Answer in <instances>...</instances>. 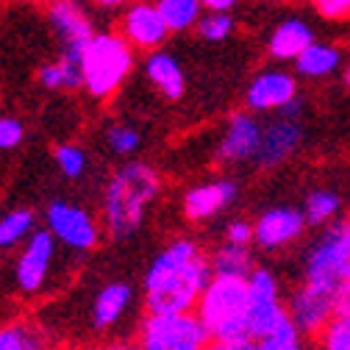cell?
<instances>
[{
	"label": "cell",
	"instance_id": "obj_13",
	"mask_svg": "<svg viewBox=\"0 0 350 350\" xmlns=\"http://www.w3.org/2000/svg\"><path fill=\"white\" fill-rule=\"evenodd\" d=\"M303 145V125L300 120H289V117H278L267 125H261V142L256 150V164L273 170L281 167L286 159H292L297 153V148Z\"/></svg>",
	"mask_w": 350,
	"mask_h": 350
},
{
	"label": "cell",
	"instance_id": "obj_26",
	"mask_svg": "<svg viewBox=\"0 0 350 350\" xmlns=\"http://www.w3.org/2000/svg\"><path fill=\"white\" fill-rule=\"evenodd\" d=\"M33 228H36V214L31 208L20 206V208L0 214V250L23 245Z\"/></svg>",
	"mask_w": 350,
	"mask_h": 350
},
{
	"label": "cell",
	"instance_id": "obj_16",
	"mask_svg": "<svg viewBox=\"0 0 350 350\" xmlns=\"http://www.w3.org/2000/svg\"><path fill=\"white\" fill-rule=\"evenodd\" d=\"M297 95V81L284 70L258 72L245 90V103L250 111H278Z\"/></svg>",
	"mask_w": 350,
	"mask_h": 350
},
{
	"label": "cell",
	"instance_id": "obj_4",
	"mask_svg": "<svg viewBox=\"0 0 350 350\" xmlns=\"http://www.w3.org/2000/svg\"><path fill=\"white\" fill-rule=\"evenodd\" d=\"M137 51L120 31H95L81 51V90L92 100H111L134 72Z\"/></svg>",
	"mask_w": 350,
	"mask_h": 350
},
{
	"label": "cell",
	"instance_id": "obj_14",
	"mask_svg": "<svg viewBox=\"0 0 350 350\" xmlns=\"http://www.w3.org/2000/svg\"><path fill=\"white\" fill-rule=\"evenodd\" d=\"M303 231H306L303 211H297L292 206L267 208L253 223V245L261 250H281V247L292 245L295 239H300Z\"/></svg>",
	"mask_w": 350,
	"mask_h": 350
},
{
	"label": "cell",
	"instance_id": "obj_31",
	"mask_svg": "<svg viewBox=\"0 0 350 350\" xmlns=\"http://www.w3.org/2000/svg\"><path fill=\"white\" fill-rule=\"evenodd\" d=\"M106 145L114 156H134L142 145V137H139V131L134 125H128V122H114L106 128Z\"/></svg>",
	"mask_w": 350,
	"mask_h": 350
},
{
	"label": "cell",
	"instance_id": "obj_8",
	"mask_svg": "<svg viewBox=\"0 0 350 350\" xmlns=\"http://www.w3.org/2000/svg\"><path fill=\"white\" fill-rule=\"evenodd\" d=\"M286 314L289 312H286V303L281 300L278 278L265 267H253L247 275V325H250L256 345Z\"/></svg>",
	"mask_w": 350,
	"mask_h": 350
},
{
	"label": "cell",
	"instance_id": "obj_23",
	"mask_svg": "<svg viewBox=\"0 0 350 350\" xmlns=\"http://www.w3.org/2000/svg\"><path fill=\"white\" fill-rule=\"evenodd\" d=\"M211 273H226V275H250L253 270V253L250 245H237V242H223L220 247H214L208 256Z\"/></svg>",
	"mask_w": 350,
	"mask_h": 350
},
{
	"label": "cell",
	"instance_id": "obj_20",
	"mask_svg": "<svg viewBox=\"0 0 350 350\" xmlns=\"http://www.w3.org/2000/svg\"><path fill=\"white\" fill-rule=\"evenodd\" d=\"M36 81L42 83V90L48 92H75L81 90V56L62 53L51 62H45L36 70Z\"/></svg>",
	"mask_w": 350,
	"mask_h": 350
},
{
	"label": "cell",
	"instance_id": "obj_18",
	"mask_svg": "<svg viewBox=\"0 0 350 350\" xmlns=\"http://www.w3.org/2000/svg\"><path fill=\"white\" fill-rule=\"evenodd\" d=\"M237 184L231 178H217L200 187H192L184 195V214L189 223H203L208 217L226 211L237 200Z\"/></svg>",
	"mask_w": 350,
	"mask_h": 350
},
{
	"label": "cell",
	"instance_id": "obj_30",
	"mask_svg": "<svg viewBox=\"0 0 350 350\" xmlns=\"http://www.w3.org/2000/svg\"><path fill=\"white\" fill-rule=\"evenodd\" d=\"M314 342L325 350H350V312H336Z\"/></svg>",
	"mask_w": 350,
	"mask_h": 350
},
{
	"label": "cell",
	"instance_id": "obj_36",
	"mask_svg": "<svg viewBox=\"0 0 350 350\" xmlns=\"http://www.w3.org/2000/svg\"><path fill=\"white\" fill-rule=\"evenodd\" d=\"M334 303H336V312H350V275L334 289Z\"/></svg>",
	"mask_w": 350,
	"mask_h": 350
},
{
	"label": "cell",
	"instance_id": "obj_37",
	"mask_svg": "<svg viewBox=\"0 0 350 350\" xmlns=\"http://www.w3.org/2000/svg\"><path fill=\"white\" fill-rule=\"evenodd\" d=\"M275 114H278V117H289V120H300V114H303V100H300V95H295L289 103H284Z\"/></svg>",
	"mask_w": 350,
	"mask_h": 350
},
{
	"label": "cell",
	"instance_id": "obj_7",
	"mask_svg": "<svg viewBox=\"0 0 350 350\" xmlns=\"http://www.w3.org/2000/svg\"><path fill=\"white\" fill-rule=\"evenodd\" d=\"M45 228L56 237L59 245L75 253H90L100 245V223L78 203L56 198L45 208Z\"/></svg>",
	"mask_w": 350,
	"mask_h": 350
},
{
	"label": "cell",
	"instance_id": "obj_1",
	"mask_svg": "<svg viewBox=\"0 0 350 350\" xmlns=\"http://www.w3.org/2000/svg\"><path fill=\"white\" fill-rule=\"evenodd\" d=\"M208 278L211 261L195 239L170 242L145 270V312H195Z\"/></svg>",
	"mask_w": 350,
	"mask_h": 350
},
{
	"label": "cell",
	"instance_id": "obj_41",
	"mask_svg": "<svg viewBox=\"0 0 350 350\" xmlns=\"http://www.w3.org/2000/svg\"><path fill=\"white\" fill-rule=\"evenodd\" d=\"M345 83H347V86H350V64H347V67H345Z\"/></svg>",
	"mask_w": 350,
	"mask_h": 350
},
{
	"label": "cell",
	"instance_id": "obj_21",
	"mask_svg": "<svg viewBox=\"0 0 350 350\" xmlns=\"http://www.w3.org/2000/svg\"><path fill=\"white\" fill-rule=\"evenodd\" d=\"M342 67V51L331 42H317L312 39L297 56H295V70L303 78H328Z\"/></svg>",
	"mask_w": 350,
	"mask_h": 350
},
{
	"label": "cell",
	"instance_id": "obj_25",
	"mask_svg": "<svg viewBox=\"0 0 350 350\" xmlns=\"http://www.w3.org/2000/svg\"><path fill=\"white\" fill-rule=\"evenodd\" d=\"M156 6L161 12L170 33L189 31L203 17V3L200 0H156Z\"/></svg>",
	"mask_w": 350,
	"mask_h": 350
},
{
	"label": "cell",
	"instance_id": "obj_35",
	"mask_svg": "<svg viewBox=\"0 0 350 350\" xmlns=\"http://www.w3.org/2000/svg\"><path fill=\"white\" fill-rule=\"evenodd\" d=\"M226 239L237 245H253V223L247 220H231L226 226Z\"/></svg>",
	"mask_w": 350,
	"mask_h": 350
},
{
	"label": "cell",
	"instance_id": "obj_10",
	"mask_svg": "<svg viewBox=\"0 0 350 350\" xmlns=\"http://www.w3.org/2000/svg\"><path fill=\"white\" fill-rule=\"evenodd\" d=\"M120 33L134 45V51L150 53V51H159L167 42L170 28L156 6V0H134V3H128L122 9Z\"/></svg>",
	"mask_w": 350,
	"mask_h": 350
},
{
	"label": "cell",
	"instance_id": "obj_9",
	"mask_svg": "<svg viewBox=\"0 0 350 350\" xmlns=\"http://www.w3.org/2000/svg\"><path fill=\"white\" fill-rule=\"evenodd\" d=\"M347 275H350V253L342 242L339 226H328L309 250V258H306L303 267V281L334 292Z\"/></svg>",
	"mask_w": 350,
	"mask_h": 350
},
{
	"label": "cell",
	"instance_id": "obj_40",
	"mask_svg": "<svg viewBox=\"0 0 350 350\" xmlns=\"http://www.w3.org/2000/svg\"><path fill=\"white\" fill-rule=\"evenodd\" d=\"M339 234H342V242H345V247H347V253H350V214L339 223Z\"/></svg>",
	"mask_w": 350,
	"mask_h": 350
},
{
	"label": "cell",
	"instance_id": "obj_3",
	"mask_svg": "<svg viewBox=\"0 0 350 350\" xmlns=\"http://www.w3.org/2000/svg\"><path fill=\"white\" fill-rule=\"evenodd\" d=\"M198 317L211 334V347L253 350L256 339L247 325V275L211 273L195 306Z\"/></svg>",
	"mask_w": 350,
	"mask_h": 350
},
{
	"label": "cell",
	"instance_id": "obj_15",
	"mask_svg": "<svg viewBox=\"0 0 350 350\" xmlns=\"http://www.w3.org/2000/svg\"><path fill=\"white\" fill-rule=\"evenodd\" d=\"M261 142V122L253 111H234L228 128L217 145V161L220 164H245L256 159Z\"/></svg>",
	"mask_w": 350,
	"mask_h": 350
},
{
	"label": "cell",
	"instance_id": "obj_33",
	"mask_svg": "<svg viewBox=\"0 0 350 350\" xmlns=\"http://www.w3.org/2000/svg\"><path fill=\"white\" fill-rule=\"evenodd\" d=\"M25 139V125L17 117L0 114V150H14Z\"/></svg>",
	"mask_w": 350,
	"mask_h": 350
},
{
	"label": "cell",
	"instance_id": "obj_28",
	"mask_svg": "<svg viewBox=\"0 0 350 350\" xmlns=\"http://www.w3.org/2000/svg\"><path fill=\"white\" fill-rule=\"evenodd\" d=\"M53 161L59 167V172L70 181H78L81 175H86L90 170V156L81 145H72V142H62L56 150H53Z\"/></svg>",
	"mask_w": 350,
	"mask_h": 350
},
{
	"label": "cell",
	"instance_id": "obj_11",
	"mask_svg": "<svg viewBox=\"0 0 350 350\" xmlns=\"http://www.w3.org/2000/svg\"><path fill=\"white\" fill-rule=\"evenodd\" d=\"M45 17H48V25L59 42V51L81 56L83 45L95 33V25H92L90 14H86V9L78 3V0H48Z\"/></svg>",
	"mask_w": 350,
	"mask_h": 350
},
{
	"label": "cell",
	"instance_id": "obj_34",
	"mask_svg": "<svg viewBox=\"0 0 350 350\" xmlns=\"http://www.w3.org/2000/svg\"><path fill=\"white\" fill-rule=\"evenodd\" d=\"M312 6L323 20H331V23L350 20V0H312Z\"/></svg>",
	"mask_w": 350,
	"mask_h": 350
},
{
	"label": "cell",
	"instance_id": "obj_22",
	"mask_svg": "<svg viewBox=\"0 0 350 350\" xmlns=\"http://www.w3.org/2000/svg\"><path fill=\"white\" fill-rule=\"evenodd\" d=\"M314 39L312 28L306 25L300 17H289L284 23H278V28L270 33V42H267V51L273 59L278 62H295V56L309 45Z\"/></svg>",
	"mask_w": 350,
	"mask_h": 350
},
{
	"label": "cell",
	"instance_id": "obj_38",
	"mask_svg": "<svg viewBox=\"0 0 350 350\" xmlns=\"http://www.w3.org/2000/svg\"><path fill=\"white\" fill-rule=\"evenodd\" d=\"M203 12H231L237 6V0H200Z\"/></svg>",
	"mask_w": 350,
	"mask_h": 350
},
{
	"label": "cell",
	"instance_id": "obj_2",
	"mask_svg": "<svg viewBox=\"0 0 350 350\" xmlns=\"http://www.w3.org/2000/svg\"><path fill=\"white\" fill-rule=\"evenodd\" d=\"M159 192H161V175L156 167L137 159H128L125 164H120L111 172L100 200L106 234L117 242L134 237L142 228L145 211L159 198Z\"/></svg>",
	"mask_w": 350,
	"mask_h": 350
},
{
	"label": "cell",
	"instance_id": "obj_6",
	"mask_svg": "<svg viewBox=\"0 0 350 350\" xmlns=\"http://www.w3.org/2000/svg\"><path fill=\"white\" fill-rule=\"evenodd\" d=\"M20 247L23 250H20L17 265H14V286L23 295L36 297L51 284L59 242L48 228H33Z\"/></svg>",
	"mask_w": 350,
	"mask_h": 350
},
{
	"label": "cell",
	"instance_id": "obj_12",
	"mask_svg": "<svg viewBox=\"0 0 350 350\" xmlns=\"http://www.w3.org/2000/svg\"><path fill=\"white\" fill-rule=\"evenodd\" d=\"M286 312H289V317L295 320V325L300 328L303 339H317V334L325 328V323L336 314L334 292L303 281V284L289 295Z\"/></svg>",
	"mask_w": 350,
	"mask_h": 350
},
{
	"label": "cell",
	"instance_id": "obj_17",
	"mask_svg": "<svg viewBox=\"0 0 350 350\" xmlns=\"http://www.w3.org/2000/svg\"><path fill=\"white\" fill-rule=\"evenodd\" d=\"M131 303H134V286L128 281H109L98 289L95 300H92V312H90V320H92V328L98 334H109L114 331L125 314L131 312Z\"/></svg>",
	"mask_w": 350,
	"mask_h": 350
},
{
	"label": "cell",
	"instance_id": "obj_27",
	"mask_svg": "<svg viewBox=\"0 0 350 350\" xmlns=\"http://www.w3.org/2000/svg\"><path fill=\"white\" fill-rule=\"evenodd\" d=\"M342 208V198L331 189H314L306 195L303 203V217H306V226H328L336 220V214Z\"/></svg>",
	"mask_w": 350,
	"mask_h": 350
},
{
	"label": "cell",
	"instance_id": "obj_39",
	"mask_svg": "<svg viewBox=\"0 0 350 350\" xmlns=\"http://www.w3.org/2000/svg\"><path fill=\"white\" fill-rule=\"evenodd\" d=\"M92 3L98 6V9H106V12H114V9H125L128 3H134V0H92Z\"/></svg>",
	"mask_w": 350,
	"mask_h": 350
},
{
	"label": "cell",
	"instance_id": "obj_29",
	"mask_svg": "<svg viewBox=\"0 0 350 350\" xmlns=\"http://www.w3.org/2000/svg\"><path fill=\"white\" fill-rule=\"evenodd\" d=\"M303 345V334H300V328L295 325V320L286 314L267 336H261L258 339V350H297Z\"/></svg>",
	"mask_w": 350,
	"mask_h": 350
},
{
	"label": "cell",
	"instance_id": "obj_5",
	"mask_svg": "<svg viewBox=\"0 0 350 350\" xmlns=\"http://www.w3.org/2000/svg\"><path fill=\"white\" fill-rule=\"evenodd\" d=\"M142 350H203L211 347V334L198 312H148L137 325Z\"/></svg>",
	"mask_w": 350,
	"mask_h": 350
},
{
	"label": "cell",
	"instance_id": "obj_32",
	"mask_svg": "<svg viewBox=\"0 0 350 350\" xmlns=\"http://www.w3.org/2000/svg\"><path fill=\"white\" fill-rule=\"evenodd\" d=\"M195 28L206 42H223L234 33V17L231 12H203Z\"/></svg>",
	"mask_w": 350,
	"mask_h": 350
},
{
	"label": "cell",
	"instance_id": "obj_19",
	"mask_svg": "<svg viewBox=\"0 0 350 350\" xmlns=\"http://www.w3.org/2000/svg\"><path fill=\"white\" fill-rule=\"evenodd\" d=\"M145 78L156 86V90L167 98V100H181L184 92H187V78H184V70H181V62L175 59L172 53L167 51H150L145 64Z\"/></svg>",
	"mask_w": 350,
	"mask_h": 350
},
{
	"label": "cell",
	"instance_id": "obj_24",
	"mask_svg": "<svg viewBox=\"0 0 350 350\" xmlns=\"http://www.w3.org/2000/svg\"><path fill=\"white\" fill-rule=\"evenodd\" d=\"M48 339L42 336V328L28 320H12L0 325V350H39Z\"/></svg>",
	"mask_w": 350,
	"mask_h": 350
}]
</instances>
